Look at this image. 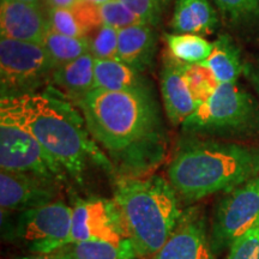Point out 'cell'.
I'll list each match as a JSON object with an SVG mask.
<instances>
[{"label": "cell", "instance_id": "6da1fadb", "mask_svg": "<svg viewBox=\"0 0 259 259\" xmlns=\"http://www.w3.org/2000/svg\"><path fill=\"white\" fill-rule=\"evenodd\" d=\"M77 105L92 137L125 169H148L163 156L160 112L148 85L93 89Z\"/></svg>", "mask_w": 259, "mask_h": 259}, {"label": "cell", "instance_id": "7a4b0ae2", "mask_svg": "<svg viewBox=\"0 0 259 259\" xmlns=\"http://www.w3.org/2000/svg\"><path fill=\"white\" fill-rule=\"evenodd\" d=\"M0 118L30 132L77 183H82L89 161L111 164L90 139L83 116L53 93L2 96Z\"/></svg>", "mask_w": 259, "mask_h": 259}, {"label": "cell", "instance_id": "3957f363", "mask_svg": "<svg viewBox=\"0 0 259 259\" xmlns=\"http://www.w3.org/2000/svg\"><path fill=\"white\" fill-rule=\"evenodd\" d=\"M167 173L178 194L199 200L258 176L259 148L191 136L178 145Z\"/></svg>", "mask_w": 259, "mask_h": 259}, {"label": "cell", "instance_id": "277c9868", "mask_svg": "<svg viewBox=\"0 0 259 259\" xmlns=\"http://www.w3.org/2000/svg\"><path fill=\"white\" fill-rule=\"evenodd\" d=\"M113 199L138 257L156 253L183 216L177 191L160 176L120 178Z\"/></svg>", "mask_w": 259, "mask_h": 259}, {"label": "cell", "instance_id": "5b68a950", "mask_svg": "<svg viewBox=\"0 0 259 259\" xmlns=\"http://www.w3.org/2000/svg\"><path fill=\"white\" fill-rule=\"evenodd\" d=\"M189 135H246L259 126V109L236 83H221L183 122Z\"/></svg>", "mask_w": 259, "mask_h": 259}, {"label": "cell", "instance_id": "8992f818", "mask_svg": "<svg viewBox=\"0 0 259 259\" xmlns=\"http://www.w3.org/2000/svg\"><path fill=\"white\" fill-rule=\"evenodd\" d=\"M56 65L42 45L2 37L0 40V79L2 95H21L52 77Z\"/></svg>", "mask_w": 259, "mask_h": 259}, {"label": "cell", "instance_id": "52a82bcc", "mask_svg": "<svg viewBox=\"0 0 259 259\" xmlns=\"http://www.w3.org/2000/svg\"><path fill=\"white\" fill-rule=\"evenodd\" d=\"M72 208L57 200L17 212L11 233L31 253H48L70 245Z\"/></svg>", "mask_w": 259, "mask_h": 259}, {"label": "cell", "instance_id": "ba28073f", "mask_svg": "<svg viewBox=\"0 0 259 259\" xmlns=\"http://www.w3.org/2000/svg\"><path fill=\"white\" fill-rule=\"evenodd\" d=\"M2 170L35 174L63 183L67 171L63 164L27 130L0 118Z\"/></svg>", "mask_w": 259, "mask_h": 259}, {"label": "cell", "instance_id": "9c48e42d", "mask_svg": "<svg viewBox=\"0 0 259 259\" xmlns=\"http://www.w3.org/2000/svg\"><path fill=\"white\" fill-rule=\"evenodd\" d=\"M259 221V174L227 191L212 223L211 246L216 253L229 248Z\"/></svg>", "mask_w": 259, "mask_h": 259}, {"label": "cell", "instance_id": "30bf717a", "mask_svg": "<svg viewBox=\"0 0 259 259\" xmlns=\"http://www.w3.org/2000/svg\"><path fill=\"white\" fill-rule=\"evenodd\" d=\"M128 239L114 199L92 197L72 208L70 244L87 240L122 241Z\"/></svg>", "mask_w": 259, "mask_h": 259}, {"label": "cell", "instance_id": "8fae6325", "mask_svg": "<svg viewBox=\"0 0 259 259\" xmlns=\"http://www.w3.org/2000/svg\"><path fill=\"white\" fill-rule=\"evenodd\" d=\"M59 184L61 183L35 174L2 170L0 173L2 212H19L56 202L54 199L59 193Z\"/></svg>", "mask_w": 259, "mask_h": 259}, {"label": "cell", "instance_id": "7c38bea8", "mask_svg": "<svg viewBox=\"0 0 259 259\" xmlns=\"http://www.w3.org/2000/svg\"><path fill=\"white\" fill-rule=\"evenodd\" d=\"M211 240L208 238L199 213H183L177 228L153 259H215Z\"/></svg>", "mask_w": 259, "mask_h": 259}, {"label": "cell", "instance_id": "4fadbf2b", "mask_svg": "<svg viewBox=\"0 0 259 259\" xmlns=\"http://www.w3.org/2000/svg\"><path fill=\"white\" fill-rule=\"evenodd\" d=\"M0 27L2 37L42 45L50 24L40 4L2 0Z\"/></svg>", "mask_w": 259, "mask_h": 259}, {"label": "cell", "instance_id": "5bb4252c", "mask_svg": "<svg viewBox=\"0 0 259 259\" xmlns=\"http://www.w3.org/2000/svg\"><path fill=\"white\" fill-rule=\"evenodd\" d=\"M161 94L164 111L173 125H183L198 106L184 77L183 63L169 53L163 58Z\"/></svg>", "mask_w": 259, "mask_h": 259}, {"label": "cell", "instance_id": "9a60e30c", "mask_svg": "<svg viewBox=\"0 0 259 259\" xmlns=\"http://www.w3.org/2000/svg\"><path fill=\"white\" fill-rule=\"evenodd\" d=\"M156 51V36L153 28L136 24L119 30L118 58L138 72L150 66Z\"/></svg>", "mask_w": 259, "mask_h": 259}, {"label": "cell", "instance_id": "2e32d148", "mask_svg": "<svg viewBox=\"0 0 259 259\" xmlns=\"http://www.w3.org/2000/svg\"><path fill=\"white\" fill-rule=\"evenodd\" d=\"M170 25L178 34L211 35L219 17L209 0H178Z\"/></svg>", "mask_w": 259, "mask_h": 259}, {"label": "cell", "instance_id": "e0dca14e", "mask_svg": "<svg viewBox=\"0 0 259 259\" xmlns=\"http://www.w3.org/2000/svg\"><path fill=\"white\" fill-rule=\"evenodd\" d=\"M94 65L95 58L85 53L76 60L56 67L51 82L61 93L78 103L94 89Z\"/></svg>", "mask_w": 259, "mask_h": 259}, {"label": "cell", "instance_id": "ac0fdd59", "mask_svg": "<svg viewBox=\"0 0 259 259\" xmlns=\"http://www.w3.org/2000/svg\"><path fill=\"white\" fill-rule=\"evenodd\" d=\"M203 64L212 71L220 84L235 83L245 71L240 50L227 34L220 35L213 42L211 54Z\"/></svg>", "mask_w": 259, "mask_h": 259}, {"label": "cell", "instance_id": "d6986e66", "mask_svg": "<svg viewBox=\"0 0 259 259\" xmlns=\"http://www.w3.org/2000/svg\"><path fill=\"white\" fill-rule=\"evenodd\" d=\"M147 85L137 70L132 69L120 59H95L94 65V89L130 90Z\"/></svg>", "mask_w": 259, "mask_h": 259}, {"label": "cell", "instance_id": "ffe728a7", "mask_svg": "<svg viewBox=\"0 0 259 259\" xmlns=\"http://www.w3.org/2000/svg\"><path fill=\"white\" fill-rule=\"evenodd\" d=\"M73 259H137L130 239L122 241L87 240L67 245Z\"/></svg>", "mask_w": 259, "mask_h": 259}, {"label": "cell", "instance_id": "44dd1931", "mask_svg": "<svg viewBox=\"0 0 259 259\" xmlns=\"http://www.w3.org/2000/svg\"><path fill=\"white\" fill-rule=\"evenodd\" d=\"M168 53L185 64L204 63L212 52V44L197 34H167Z\"/></svg>", "mask_w": 259, "mask_h": 259}, {"label": "cell", "instance_id": "7402d4cb", "mask_svg": "<svg viewBox=\"0 0 259 259\" xmlns=\"http://www.w3.org/2000/svg\"><path fill=\"white\" fill-rule=\"evenodd\" d=\"M42 46L46 48L56 67L76 60L83 54L89 53L87 37H72L59 34L48 28Z\"/></svg>", "mask_w": 259, "mask_h": 259}, {"label": "cell", "instance_id": "603a6c76", "mask_svg": "<svg viewBox=\"0 0 259 259\" xmlns=\"http://www.w3.org/2000/svg\"><path fill=\"white\" fill-rule=\"evenodd\" d=\"M183 63V61H181ZM183 72L187 85L198 105L206 101L220 85L215 74L203 63L185 64L183 63Z\"/></svg>", "mask_w": 259, "mask_h": 259}, {"label": "cell", "instance_id": "cb8c5ba5", "mask_svg": "<svg viewBox=\"0 0 259 259\" xmlns=\"http://www.w3.org/2000/svg\"><path fill=\"white\" fill-rule=\"evenodd\" d=\"M118 34V29L105 24L94 29L87 36L89 45V53L95 59H119Z\"/></svg>", "mask_w": 259, "mask_h": 259}, {"label": "cell", "instance_id": "d4e9b609", "mask_svg": "<svg viewBox=\"0 0 259 259\" xmlns=\"http://www.w3.org/2000/svg\"><path fill=\"white\" fill-rule=\"evenodd\" d=\"M223 18L232 24H248L259 19V0H212Z\"/></svg>", "mask_w": 259, "mask_h": 259}, {"label": "cell", "instance_id": "484cf974", "mask_svg": "<svg viewBox=\"0 0 259 259\" xmlns=\"http://www.w3.org/2000/svg\"><path fill=\"white\" fill-rule=\"evenodd\" d=\"M102 24L115 28L118 30L136 24H144L142 19L131 11L121 0H111L99 6Z\"/></svg>", "mask_w": 259, "mask_h": 259}, {"label": "cell", "instance_id": "4316f807", "mask_svg": "<svg viewBox=\"0 0 259 259\" xmlns=\"http://www.w3.org/2000/svg\"><path fill=\"white\" fill-rule=\"evenodd\" d=\"M48 24L52 30L72 37H87V32L71 9H48Z\"/></svg>", "mask_w": 259, "mask_h": 259}, {"label": "cell", "instance_id": "83f0119b", "mask_svg": "<svg viewBox=\"0 0 259 259\" xmlns=\"http://www.w3.org/2000/svg\"><path fill=\"white\" fill-rule=\"evenodd\" d=\"M226 259H259V221L229 247Z\"/></svg>", "mask_w": 259, "mask_h": 259}, {"label": "cell", "instance_id": "f1b7e54d", "mask_svg": "<svg viewBox=\"0 0 259 259\" xmlns=\"http://www.w3.org/2000/svg\"><path fill=\"white\" fill-rule=\"evenodd\" d=\"M134 11L144 24L154 27L160 22L161 15L169 0H121Z\"/></svg>", "mask_w": 259, "mask_h": 259}, {"label": "cell", "instance_id": "f546056e", "mask_svg": "<svg viewBox=\"0 0 259 259\" xmlns=\"http://www.w3.org/2000/svg\"><path fill=\"white\" fill-rule=\"evenodd\" d=\"M71 10L76 16L77 21L79 22V24L85 30L87 36L94 29L102 25V18L101 14H100L99 5L87 2V0H78Z\"/></svg>", "mask_w": 259, "mask_h": 259}, {"label": "cell", "instance_id": "4dcf8cb0", "mask_svg": "<svg viewBox=\"0 0 259 259\" xmlns=\"http://www.w3.org/2000/svg\"><path fill=\"white\" fill-rule=\"evenodd\" d=\"M17 259H73L72 254L67 246L61 247L59 250L48 252V253H31L30 255H24V257Z\"/></svg>", "mask_w": 259, "mask_h": 259}, {"label": "cell", "instance_id": "1f68e13d", "mask_svg": "<svg viewBox=\"0 0 259 259\" xmlns=\"http://www.w3.org/2000/svg\"><path fill=\"white\" fill-rule=\"evenodd\" d=\"M245 72L247 74V77L253 84L255 92H257L259 96V60L253 65H248L245 66Z\"/></svg>", "mask_w": 259, "mask_h": 259}, {"label": "cell", "instance_id": "d6a6232c", "mask_svg": "<svg viewBox=\"0 0 259 259\" xmlns=\"http://www.w3.org/2000/svg\"><path fill=\"white\" fill-rule=\"evenodd\" d=\"M78 0H45L48 9H72Z\"/></svg>", "mask_w": 259, "mask_h": 259}, {"label": "cell", "instance_id": "836d02e7", "mask_svg": "<svg viewBox=\"0 0 259 259\" xmlns=\"http://www.w3.org/2000/svg\"><path fill=\"white\" fill-rule=\"evenodd\" d=\"M87 2L93 3V4L100 6V5H102V4H106V3L111 2V0H87Z\"/></svg>", "mask_w": 259, "mask_h": 259}, {"label": "cell", "instance_id": "e575fe53", "mask_svg": "<svg viewBox=\"0 0 259 259\" xmlns=\"http://www.w3.org/2000/svg\"><path fill=\"white\" fill-rule=\"evenodd\" d=\"M15 2H21V3H30V4H40V0H15Z\"/></svg>", "mask_w": 259, "mask_h": 259}]
</instances>
